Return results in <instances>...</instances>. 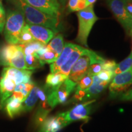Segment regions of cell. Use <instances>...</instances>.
Returning a JSON list of instances; mask_svg holds the SVG:
<instances>
[{
  "instance_id": "1",
  "label": "cell",
  "mask_w": 132,
  "mask_h": 132,
  "mask_svg": "<svg viewBox=\"0 0 132 132\" xmlns=\"http://www.w3.org/2000/svg\"><path fill=\"white\" fill-rule=\"evenodd\" d=\"M7 1L23 12L28 24L44 26L52 29L56 34L60 31L61 23L58 16L41 12L28 4L23 0H7Z\"/></svg>"
},
{
  "instance_id": "2",
  "label": "cell",
  "mask_w": 132,
  "mask_h": 132,
  "mask_svg": "<svg viewBox=\"0 0 132 132\" xmlns=\"http://www.w3.org/2000/svg\"><path fill=\"white\" fill-rule=\"evenodd\" d=\"M25 25L24 16L18 9L8 10L4 25L5 39L9 44H19V36Z\"/></svg>"
},
{
  "instance_id": "3",
  "label": "cell",
  "mask_w": 132,
  "mask_h": 132,
  "mask_svg": "<svg viewBox=\"0 0 132 132\" xmlns=\"http://www.w3.org/2000/svg\"><path fill=\"white\" fill-rule=\"evenodd\" d=\"M93 7V4L90 5L77 14L78 19V31L76 40L86 47H87V37L92 26L98 19L94 11Z\"/></svg>"
},
{
  "instance_id": "4",
  "label": "cell",
  "mask_w": 132,
  "mask_h": 132,
  "mask_svg": "<svg viewBox=\"0 0 132 132\" xmlns=\"http://www.w3.org/2000/svg\"><path fill=\"white\" fill-rule=\"evenodd\" d=\"M95 101V99H92L82 103L77 104L69 111L60 114L67 125L77 120L87 121L89 119V115L92 111V104Z\"/></svg>"
},
{
  "instance_id": "5",
  "label": "cell",
  "mask_w": 132,
  "mask_h": 132,
  "mask_svg": "<svg viewBox=\"0 0 132 132\" xmlns=\"http://www.w3.org/2000/svg\"><path fill=\"white\" fill-rule=\"evenodd\" d=\"M107 4L119 22L130 34L132 28V16L125 9V0H107Z\"/></svg>"
},
{
  "instance_id": "6",
  "label": "cell",
  "mask_w": 132,
  "mask_h": 132,
  "mask_svg": "<svg viewBox=\"0 0 132 132\" xmlns=\"http://www.w3.org/2000/svg\"><path fill=\"white\" fill-rule=\"evenodd\" d=\"M132 86V69L114 76L109 86L111 98H116L127 91Z\"/></svg>"
},
{
  "instance_id": "7",
  "label": "cell",
  "mask_w": 132,
  "mask_h": 132,
  "mask_svg": "<svg viewBox=\"0 0 132 132\" xmlns=\"http://www.w3.org/2000/svg\"><path fill=\"white\" fill-rule=\"evenodd\" d=\"M90 65V57L89 55V49H86L85 53L79 57L73 65L69 75V78L77 82L87 75Z\"/></svg>"
},
{
  "instance_id": "8",
  "label": "cell",
  "mask_w": 132,
  "mask_h": 132,
  "mask_svg": "<svg viewBox=\"0 0 132 132\" xmlns=\"http://www.w3.org/2000/svg\"><path fill=\"white\" fill-rule=\"evenodd\" d=\"M28 4L51 15H60L61 5L57 0H23Z\"/></svg>"
},
{
  "instance_id": "9",
  "label": "cell",
  "mask_w": 132,
  "mask_h": 132,
  "mask_svg": "<svg viewBox=\"0 0 132 132\" xmlns=\"http://www.w3.org/2000/svg\"><path fill=\"white\" fill-rule=\"evenodd\" d=\"M33 70H21L12 67H6L2 71L3 75H4L14 80L16 85L20 83H30L33 81L31 80V76Z\"/></svg>"
},
{
  "instance_id": "10",
  "label": "cell",
  "mask_w": 132,
  "mask_h": 132,
  "mask_svg": "<svg viewBox=\"0 0 132 132\" xmlns=\"http://www.w3.org/2000/svg\"><path fill=\"white\" fill-rule=\"evenodd\" d=\"M16 86L14 80L1 74L0 78V110L4 108L6 102L12 95Z\"/></svg>"
},
{
  "instance_id": "11",
  "label": "cell",
  "mask_w": 132,
  "mask_h": 132,
  "mask_svg": "<svg viewBox=\"0 0 132 132\" xmlns=\"http://www.w3.org/2000/svg\"><path fill=\"white\" fill-rule=\"evenodd\" d=\"M27 24L29 32L32 34L34 39L45 45H47L50 40H52L56 34V33L52 29L44 26L36 25V24Z\"/></svg>"
},
{
  "instance_id": "12",
  "label": "cell",
  "mask_w": 132,
  "mask_h": 132,
  "mask_svg": "<svg viewBox=\"0 0 132 132\" xmlns=\"http://www.w3.org/2000/svg\"><path fill=\"white\" fill-rule=\"evenodd\" d=\"M67 125L62 116L59 113L56 116L46 119L38 132H57Z\"/></svg>"
},
{
  "instance_id": "13",
  "label": "cell",
  "mask_w": 132,
  "mask_h": 132,
  "mask_svg": "<svg viewBox=\"0 0 132 132\" xmlns=\"http://www.w3.org/2000/svg\"><path fill=\"white\" fill-rule=\"evenodd\" d=\"M92 79L93 82L92 85L85 90L86 95L84 98L83 102L90 100L91 99L98 96L106 88L109 84V82L100 80L97 75L93 76Z\"/></svg>"
},
{
  "instance_id": "14",
  "label": "cell",
  "mask_w": 132,
  "mask_h": 132,
  "mask_svg": "<svg viewBox=\"0 0 132 132\" xmlns=\"http://www.w3.org/2000/svg\"><path fill=\"white\" fill-rule=\"evenodd\" d=\"M76 46H77L76 44H72V43H66L61 54L59 56L56 61L50 65L51 73H56L58 72L60 67L68 60L71 53L75 48Z\"/></svg>"
},
{
  "instance_id": "15",
  "label": "cell",
  "mask_w": 132,
  "mask_h": 132,
  "mask_svg": "<svg viewBox=\"0 0 132 132\" xmlns=\"http://www.w3.org/2000/svg\"><path fill=\"white\" fill-rule=\"evenodd\" d=\"M86 49V48H85L81 47L80 45H77L75 48L73 50V51L71 53L68 60L60 67L57 73H62L63 75L69 77L73 65L77 62L79 57L85 53Z\"/></svg>"
},
{
  "instance_id": "16",
  "label": "cell",
  "mask_w": 132,
  "mask_h": 132,
  "mask_svg": "<svg viewBox=\"0 0 132 132\" xmlns=\"http://www.w3.org/2000/svg\"><path fill=\"white\" fill-rule=\"evenodd\" d=\"M20 47L19 44L13 45L9 44L1 47L0 48V65L9 67L10 60Z\"/></svg>"
},
{
  "instance_id": "17",
  "label": "cell",
  "mask_w": 132,
  "mask_h": 132,
  "mask_svg": "<svg viewBox=\"0 0 132 132\" xmlns=\"http://www.w3.org/2000/svg\"><path fill=\"white\" fill-rule=\"evenodd\" d=\"M22 102L19 99L11 96L6 102L4 109L7 115L11 118H14L16 116L22 113Z\"/></svg>"
},
{
  "instance_id": "18",
  "label": "cell",
  "mask_w": 132,
  "mask_h": 132,
  "mask_svg": "<svg viewBox=\"0 0 132 132\" xmlns=\"http://www.w3.org/2000/svg\"><path fill=\"white\" fill-rule=\"evenodd\" d=\"M20 45V47L10 60L9 67H12L18 69H21V70H28L25 60H24V55L23 52L22 45Z\"/></svg>"
},
{
  "instance_id": "19",
  "label": "cell",
  "mask_w": 132,
  "mask_h": 132,
  "mask_svg": "<svg viewBox=\"0 0 132 132\" xmlns=\"http://www.w3.org/2000/svg\"><path fill=\"white\" fill-rule=\"evenodd\" d=\"M39 86H34L32 89L31 90L29 94L26 97L25 100L22 103V112L30 111L35 106L36 103L38 100L37 90Z\"/></svg>"
},
{
  "instance_id": "20",
  "label": "cell",
  "mask_w": 132,
  "mask_h": 132,
  "mask_svg": "<svg viewBox=\"0 0 132 132\" xmlns=\"http://www.w3.org/2000/svg\"><path fill=\"white\" fill-rule=\"evenodd\" d=\"M68 78V76L60 73H51L48 74L46 78L45 86L50 87H57L61 85Z\"/></svg>"
},
{
  "instance_id": "21",
  "label": "cell",
  "mask_w": 132,
  "mask_h": 132,
  "mask_svg": "<svg viewBox=\"0 0 132 132\" xmlns=\"http://www.w3.org/2000/svg\"><path fill=\"white\" fill-rule=\"evenodd\" d=\"M47 47L51 51L55 53L57 56L60 55L63 50L64 47V42L63 39V36L59 34L54 37L52 41L49 43Z\"/></svg>"
},
{
  "instance_id": "22",
  "label": "cell",
  "mask_w": 132,
  "mask_h": 132,
  "mask_svg": "<svg viewBox=\"0 0 132 132\" xmlns=\"http://www.w3.org/2000/svg\"><path fill=\"white\" fill-rule=\"evenodd\" d=\"M132 69V51L129 56L124 60L117 64L114 70V77L118 74L123 73Z\"/></svg>"
},
{
  "instance_id": "23",
  "label": "cell",
  "mask_w": 132,
  "mask_h": 132,
  "mask_svg": "<svg viewBox=\"0 0 132 132\" xmlns=\"http://www.w3.org/2000/svg\"><path fill=\"white\" fill-rule=\"evenodd\" d=\"M44 46H45V45L36 40L28 44L22 45L23 52L24 55L26 56L30 55V54H34Z\"/></svg>"
},
{
  "instance_id": "24",
  "label": "cell",
  "mask_w": 132,
  "mask_h": 132,
  "mask_svg": "<svg viewBox=\"0 0 132 132\" xmlns=\"http://www.w3.org/2000/svg\"><path fill=\"white\" fill-rule=\"evenodd\" d=\"M35 40L32 34L29 32L28 24H25L23 29H21L19 36V44L20 45H25Z\"/></svg>"
},
{
  "instance_id": "25",
  "label": "cell",
  "mask_w": 132,
  "mask_h": 132,
  "mask_svg": "<svg viewBox=\"0 0 132 132\" xmlns=\"http://www.w3.org/2000/svg\"><path fill=\"white\" fill-rule=\"evenodd\" d=\"M24 60H25L28 70H34L36 69L42 67L43 66L39 59L36 58L34 54L24 56Z\"/></svg>"
},
{
  "instance_id": "26",
  "label": "cell",
  "mask_w": 132,
  "mask_h": 132,
  "mask_svg": "<svg viewBox=\"0 0 132 132\" xmlns=\"http://www.w3.org/2000/svg\"><path fill=\"white\" fill-rule=\"evenodd\" d=\"M59 56L57 55L55 53H54L50 50L48 51L46 53H45L43 55L40 56V57H38V59L42 65L44 66L45 64H51L55 62Z\"/></svg>"
},
{
  "instance_id": "27",
  "label": "cell",
  "mask_w": 132,
  "mask_h": 132,
  "mask_svg": "<svg viewBox=\"0 0 132 132\" xmlns=\"http://www.w3.org/2000/svg\"><path fill=\"white\" fill-rule=\"evenodd\" d=\"M92 82H93L92 76L87 74L78 82L76 89H77L86 90L92 85Z\"/></svg>"
},
{
  "instance_id": "28",
  "label": "cell",
  "mask_w": 132,
  "mask_h": 132,
  "mask_svg": "<svg viewBox=\"0 0 132 132\" xmlns=\"http://www.w3.org/2000/svg\"><path fill=\"white\" fill-rule=\"evenodd\" d=\"M97 76L100 80L110 82L114 77V72L111 70H102L100 73L97 74Z\"/></svg>"
},
{
  "instance_id": "29",
  "label": "cell",
  "mask_w": 132,
  "mask_h": 132,
  "mask_svg": "<svg viewBox=\"0 0 132 132\" xmlns=\"http://www.w3.org/2000/svg\"><path fill=\"white\" fill-rule=\"evenodd\" d=\"M102 70V64H93L90 65L87 73L93 77L94 75H97L98 73Z\"/></svg>"
},
{
  "instance_id": "30",
  "label": "cell",
  "mask_w": 132,
  "mask_h": 132,
  "mask_svg": "<svg viewBox=\"0 0 132 132\" xmlns=\"http://www.w3.org/2000/svg\"><path fill=\"white\" fill-rule=\"evenodd\" d=\"M117 64L116 63L115 61L114 60H106L105 59L104 62L102 64V70H111L113 71L116 67Z\"/></svg>"
},
{
  "instance_id": "31",
  "label": "cell",
  "mask_w": 132,
  "mask_h": 132,
  "mask_svg": "<svg viewBox=\"0 0 132 132\" xmlns=\"http://www.w3.org/2000/svg\"><path fill=\"white\" fill-rule=\"evenodd\" d=\"M85 95H86L85 90L77 89H75V94H74V95L73 96L72 100H73L74 102L83 101Z\"/></svg>"
},
{
  "instance_id": "32",
  "label": "cell",
  "mask_w": 132,
  "mask_h": 132,
  "mask_svg": "<svg viewBox=\"0 0 132 132\" xmlns=\"http://www.w3.org/2000/svg\"><path fill=\"white\" fill-rule=\"evenodd\" d=\"M118 98L123 101H132V88L120 95Z\"/></svg>"
},
{
  "instance_id": "33",
  "label": "cell",
  "mask_w": 132,
  "mask_h": 132,
  "mask_svg": "<svg viewBox=\"0 0 132 132\" xmlns=\"http://www.w3.org/2000/svg\"><path fill=\"white\" fill-rule=\"evenodd\" d=\"M78 0H69L67 8L69 12H76V8H77V4Z\"/></svg>"
},
{
  "instance_id": "34",
  "label": "cell",
  "mask_w": 132,
  "mask_h": 132,
  "mask_svg": "<svg viewBox=\"0 0 132 132\" xmlns=\"http://www.w3.org/2000/svg\"><path fill=\"white\" fill-rule=\"evenodd\" d=\"M86 7H87L86 6V0H78L77 4V8H76V12L77 11H80L82 10L85 9Z\"/></svg>"
},
{
  "instance_id": "35",
  "label": "cell",
  "mask_w": 132,
  "mask_h": 132,
  "mask_svg": "<svg viewBox=\"0 0 132 132\" xmlns=\"http://www.w3.org/2000/svg\"><path fill=\"white\" fill-rule=\"evenodd\" d=\"M125 7L126 11L130 15L132 16V2L131 1H125Z\"/></svg>"
},
{
  "instance_id": "36",
  "label": "cell",
  "mask_w": 132,
  "mask_h": 132,
  "mask_svg": "<svg viewBox=\"0 0 132 132\" xmlns=\"http://www.w3.org/2000/svg\"><path fill=\"white\" fill-rule=\"evenodd\" d=\"M5 21H6V16L0 18V33L3 32V28H4Z\"/></svg>"
},
{
  "instance_id": "37",
  "label": "cell",
  "mask_w": 132,
  "mask_h": 132,
  "mask_svg": "<svg viewBox=\"0 0 132 132\" xmlns=\"http://www.w3.org/2000/svg\"><path fill=\"white\" fill-rule=\"evenodd\" d=\"M3 16H6V13L4 7L0 8V18H2Z\"/></svg>"
},
{
  "instance_id": "38",
  "label": "cell",
  "mask_w": 132,
  "mask_h": 132,
  "mask_svg": "<svg viewBox=\"0 0 132 132\" xmlns=\"http://www.w3.org/2000/svg\"><path fill=\"white\" fill-rule=\"evenodd\" d=\"M97 0H86V6L87 7V6H90V5H92V4H94V3H95L96 2Z\"/></svg>"
},
{
  "instance_id": "39",
  "label": "cell",
  "mask_w": 132,
  "mask_h": 132,
  "mask_svg": "<svg viewBox=\"0 0 132 132\" xmlns=\"http://www.w3.org/2000/svg\"><path fill=\"white\" fill-rule=\"evenodd\" d=\"M57 1H58V2L59 4H60V5H61L62 7L64 8V7H65V4H66V3H67V0H57Z\"/></svg>"
},
{
  "instance_id": "40",
  "label": "cell",
  "mask_w": 132,
  "mask_h": 132,
  "mask_svg": "<svg viewBox=\"0 0 132 132\" xmlns=\"http://www.w3.org/2000/svg\"><path fill=\"white\" fill-rule=\"evenodd\" d=\"M3 7V3H2V0H0V8Z\"/></svg>"
},
{
  "instance_id": "41",
  "label": "cell",
  "mask_w": 132,
  "mask_h": 132,
  "mask_svg": "<svg viewBox=\"0 0 132 132\" xmlns=\"http://www.w3.org/2000/svg\"><path fill=\"white\" fill-rule=\"evenodd\" d=\"M129 34L131 36V38H132V28H131V30H130V34Z\"/></svg>"
},
{
  "instance_id": "42",
  "label": "cell",
  "mask_w": 132,
  "mask_h": 132,
  "mask_svg": "<svg viewBox=\"0 0 132 132\" xmlns=\"http://www.w3.org/2000/svg\"><path fill=\"white\" fill-rule=\"evenodd\" d=\"M125 1H131V2H132V0H125Z\"/></svg>"
}]
</instances>
